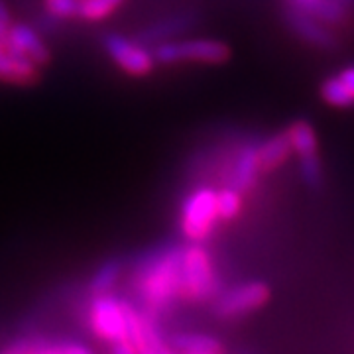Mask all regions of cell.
I'll return each mask as SVG.
<instances>
[{
	"instance_id": "11",
	"label": "cell",
	"mask_w": 354,
	"mask_h": 354,
	"mask_svg": "<svg viewBox=\"0 0 354 354\" xmlns=\"http://www.w3.org/2000/svg\"><path fill=\"white\" fill-rule=\"evenodd\" d=\"M258 144L260 142L242 146L230 165V176L227 183L236 191H241L242 195L252 189L258 176L262 174L260 160H258Z\"/></svg>"
},
{
	"instance_id": "7",
	"label": "cell",
	"mask_w": 354,
	"mask_h": 354,
	"mask_svg": "<svg viewBox=\"0 0 354 354\" xmlns=\"http://www.w3.org/2000/svg\"><path fill=\"white\" fill-rule=\"evenodd\" d=\"M270 299V288L264 281H244L218 293L213 311L221 319H239L258 311Z\"/></svg>"
},
{
	"instance_id": "25",
	"label": "cell",
	"mask_w": 354,
	"mask_h": 354,
	"mask_svg": "<svg viewBox=\"0 0 354 354\" xmlns=\"http://www.w3.org/2000/svg\"><path fill=\"white\" fill-rule=\"evenodd\" d=\"M2 51H4V48H2V46H0V53H2Z\"/></svg>"
},
{
	"instance_id": "16",
	"label": "cell",
	"mask_w": 354,
	"mask_h": 354,
	"mask_svg": "<svg viewBox=\"0 0 354 354\" xmlns=\"http://www.w3.org/2000/svg\"><path fill=\"white\" fill-rule=\"evenodd\" d=\"M176 353H203V351H223V342L213 335L205 333H177L167 339Z\"/></svg>"
},
{
	"instance_id": "22",
	"label": "cell",
	"mask_w": 354,
	"mask_h": 354,
	"mask_svg": "<svg viewBox=\"0 0 354 354\" xmlns=\"http://www.w3.org/2000/svg\"><path fill=\"white\" fill-rule=\"evenodd\" d=\"M10 26H12L10 10H8L6 2H4V0H0V46H2V48H4V46H6V41H8Z\"/></svg>"
},
{
	"instance_id": "8",
	"label": "cell",
	"mask_w": 354,
	"mask_h": 354,
	"mask_svg": "<svg viewBox=\"0 0 354 354\" xmlns=\"http://www.w3.org/2000/svg\"><path fill=\"white\" fill-rule=\"evenodd\" d=\"M286 132L290 136L291 150L301 158L304 181L309 187L319 189L323 185V165H321L319 153H317L315 128L307 120H295Z\"/></svg>"
},
{
	"instance_id": "14",
	"label": "cell",
	"mask_w": 354,
	"mask_h": 354,
	"mask_svg": "<svg viewBox=\"0 0 354 354\" xmlns=\"http://www.w3.org/2000/svg\"><path fill=\"white\" fill-rule=\"evenodd\" d=\"M291 142L288 132H278L270 136L264 142L258 144V160H260V169L264 171H274L283 164L291 156Z\"/></svg>"
},
{
	"instance_id": "21",
	"label": "cell",
	"mask_w": 354,
	"mask_h": 354,
	"mask_svg": "<svg viewBox=\"0 0 354 354\" xmlns=\"http://www.w3.org/2000/svg\"><path fill=\"white\" fill-rule=\"evenodd\" d=\"M36 342H38V339H32V337L18 339V341L6 344L4 348H0V354H32Z\"/></svg>"
},
{
	"instance_id": "3",
	"label": "cell",
	"mask_w": 354,
	"mask_h": 354,
	"mask_svg": "<svg viewBox=\"0 0 354 354\" xmlns=\"http://www.w3.org/2000/svg\"><path fill=\"white\" fill-rule=\"evenodd\" d=\"M232 51L221 39L197 38L185 41H162L156 50L153 57L162 65L176 64H207L221 65L230 59Z\"/></svg>"
},
{
	"instance_id": "1",
	"label": "cell",
	"mask_w": 354,
	"mask_h": 354,
	"mask_svg": "<svg viewBox=\"0 0 354 354\" xmlns=\"http://www.w3.org/2000/svg\"><path fill=\"white\" fill-rule=\"evenodd\" d=\"M181 250L183 246L156 250L136 266L132 286L142 309L156 319L167 315L181 299Z\"/></svg>"
},
{
	"instance_id": "12",
	"label": "cell",
	"mask_w": 354,
	"mask_h": 354,
	"mask_svg": "<svg viewBox=\"0 0 354 354\" xmlns=\"http://www.w3.org/2000/svg\"><path fill=\"white\" fill-rule=\"evenodd\" d=\"M39 77H41V67L32 64L30 59L6 50L0 53V81L2 83L30 87L38 83Z\"/></svg>"
},
{
	"instance_id": "20",
	"label": "cell",
	"mask_w": 354,
	"mask_h": 354,
	"mask_svg": "<svg viewBox=\"0 0 354 354\" xmlns=\"http://www.w3.org/2000/svg\"><path fill=\"white\" fill-rule=\"evenodd\" d=\"M46 10L57 20H75L79 18V0H44Z\"/></svg>"
},
{
	"instance_id": "17",
	"label": "cell",
	"mask_w": 354,
	"mask_h": 354,
	"mask_svg": "<svg viewBox=\"0 0 354 354\" xmlns=\"http://www.w3.org/2000/svg\"><path fill=\"white\" fill-rule=\"evenodd\" d=\"M122 4L124 0H79V18L83 22H102Z\"/></svg>"
},
{
	"instance_id": "2",
	"label": "cell",
	"mask_w": 354,
	"mask_h": 354,
	"mask_svg": "<svg viewBox=\"0 0 354 354\" xmlns=\"http://www.w3.org/2000/svg\"><path fill=\"white\" fill-rule=\"evenodd\" d=\"M218 295V279L211 254L201 242H191L181 250V299L203 304Z\"/></svg>"
},
{
	"instance_id": "9",
	"label": "cell",
	"mask_w": 354,
	"mask_h": 354,
	"mask_svg": "<svg viewBox=\"0 0 354 354\" xmlns=\"http://www.w3.org/2000/svg\"><path fill=\"white\" fill-rule=\"evenodd\" d=\"M286 22L291 28V32L305 44L319 48V50H333L337 48V38L330 32L325 22L317 20L315 16L304 12L295 6L286 8Z\"/></svg>"
},
{
	"instance_id": "5",
	"label": "cell",
	"mask_w": 354,
	"mask_h": 354,
	"mask_svg": "<svg viewBox=\"0 0 354 354\" xmlns=\"http://www.w3.org/2000/svg\"><path fill=\"white\" fill-rule=\"evenodd\" d=\"M221 221L216 209V191L199 187L191 193L181 207V232L189 242H205Z\"/></svg>"
},
{
	"instance_id": "4",
	"label": "cell",
	"mask_w": 354,
	"mask_h": 354,
	"mask_svg": "<svg viewBox=\"0 0 354 354\" xmlns=\"http://www.w3.org/2000/svg\"><path fill=\"white\" fill-rule=\"evenodd\" d=\"M87 325L91 333L99 341L114 342L127 341V305L122 297H116L113 293L93 295L87 307Z\"/></svg>"
},
{
	"instance_id": "23",
	"label": "cell",
	"mask_w": 354,
	"mask_h": 354,
	"mask_svg": "<svg viewBox=\"0 0 354 354\" xmlns=\"http://www.w3.org/2000/svg\"><path fill=\"white\" fill-rule=\"evenodd\" d=\"M111 354H138L136 353V348L130 344L128 341H120V342H114L111 344Z\"/></svg>"
},
{
	"instance_id": "18",
	"label": "cell",
	"mask_w": 354,
	"mask_h": 354,
	"mask_svg": "<svg viewBox=\"0 0 354 354\" xmlns=\"http://www.w3.org/2000/svg\"><path fill=\"white\" fill-rule=\"evenodd\" d=\"M216 209H218V216L221 221H232L236 218L242 209V193L236 191L234 187H223L216 191Z\"/></svg>"
},
{
	"instance_id": "24",
	"label": "cell",
	"mask_w": 354,
	"mask_h": 354,
	"mask_svg": "<svg viewBox=\"0 0 354 354\" xmlns=\"http://www.w3.org/2000/svg\"><path fill=\"white\" fill-rule=\"evenodd\" d=\"M176 354H225L223 351H203V353H176Z\"/></svg>"
},
{
	"instance_id": "6",
	"label": "cell",
	"mask_w": 354,
	"mask_h": 354,
	"mask_svg": "<svg viewBox=\"0 0 354 354\" xmlns=\"http://www.w3.org/2000/svg\"><path fill=\"white\" fill-rule=\"evenodd\" d=\"M102 48L106 51V55L113 59V64L130 77L150 75L158 64L153 53L146 46L116 32L104 34Z\"/></svg>"
},
{
	"instance_id": "19",
	"label": "cell",
	"mask_w": 354,
	"mask_h": 354,
	"mask_svg": "<svg viewBox=\"0 0 354 354\" xmlns=\"http://www.w3.org/2000/svg\"><path fill=\"white\" fill-rule=\"evenodd\" d=\"M32 354H95L87 344L75 341H41L38 339Z\"/></svg>"
},
{
	"instance_id": "13",
	"label": "cell",
	"mask_w": 354,
	"mask_h": 354,
	"mask_svg": "<svg viewBox=\"0 0 354 354\" xmlns=\"http://www.w3.org/2000/svg\"><path fill=\"white\" fill-rule=\"evenodd\" d=\"M321 97L337 109L354 106V65L342 67L337 75L325 79L321 85Z\"/></svg>"
},
{
	"instance_id": "10",
	"label": "cell",
	"mask_w": 354,
	"mask_h": 354,
	"mask_svg": "<svg viewBox=\"0 0 354 354\" xmlns=\"http://www.w3.org/2000/svg\"><path fill=\"white\" fill-rule=\"evenodd\" d=\"M4 50L16 53V55H22L38 67H46L51 59L50 50L44 44L41 36L32 26L22 24V22H12Z\"/></svg>"
},
{
	"instance_id": "15",
	"label": "cell",
	"mask_w": 354,
	"mask_h": 354,
	"mask_svg": "<svg viewBox=\"0 0 354 354\" xmlns=\"http://www.w3.org/2000/svg\"><path fill=\"white\" fill-rule=\"evenodd\" d=\"M122 272H124V264H122L120 260H116V258L102 262V264L95 270L93 278L88 279L87 291L91 295L113 293V290L116 288V283H118V279L122 278Z\"/></svg>"
}]
</instances>
